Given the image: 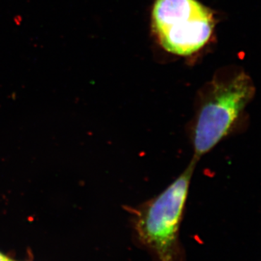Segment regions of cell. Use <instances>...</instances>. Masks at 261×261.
I'll list each match as a JSON object with an SVG mask.
<instances>
[{"instance_id": "obj_1", "label": "cell", "mask_w": 261, "mask_h": 261, "mask_svg": "<svg viewBox=\"0 0 261 261\" xmlns=\"http://www.w3.org/2000/svg\"><path fill=\"white\" fill-rule=\"evenodd\" d=\"M255 88L244 71L216 75L197 94L187 134L199 161L225 139L246 128Z\"/></svg>"}, {"instance_id": "obj_2", "label": "cell", "mask_w": 261, "mask_h": 261, "mask_svg": "<svg viewBox=\"0 0 261 261\" xmlns=\"http://www.w3.org/2000/svg\"><path fill=\"white\" fill-rule=\"evenodd\" d=\"M192 159L183 172L159 195L128 207L136 236L160 261H176L178 233L196 165Z\"/></svg>"}, {"instance_id": "obj_3", "label": "cell", "mask_w": 261, "mask_h": 261, "mask_svg": "<svg viewBox=\"0 0 261 261\" xmlns=\"http://www.w3.org/2000/svg\"><path fill=\"white\" fill-rule=\"evenodd\" d=\"M152 23L166 51L189 56L207 44L215 22L210 9L197 0H156Z\"/></svg>"}, {"instance_id": "obj_4", "label": "cell", "mask_w": 261, "mask_h": 261, "mask_svg": "<svg viewBox=\"0 0 261 261\" xmlns=\"http://www.w3.org/2000/svg\"><path fill=\"white\" fill-rule=\"evenodd\" d=\"M8 257L5 256L3 253L0 252V261H11Z\"/></svg>"}, {"instance_id": "obj_5", "label": "cell", "mask_w": 261, "mask_h": 261, "mask_svg": "<svg viewBox=\"0 0 261 261\" xmlns=\"http://www.w3.org/2000/svg\"><path fill=\"white\" fill-rule=\"evenodd\" d=\"M11 261H13V260H11Z\"/></svg>"}]
</instances>
